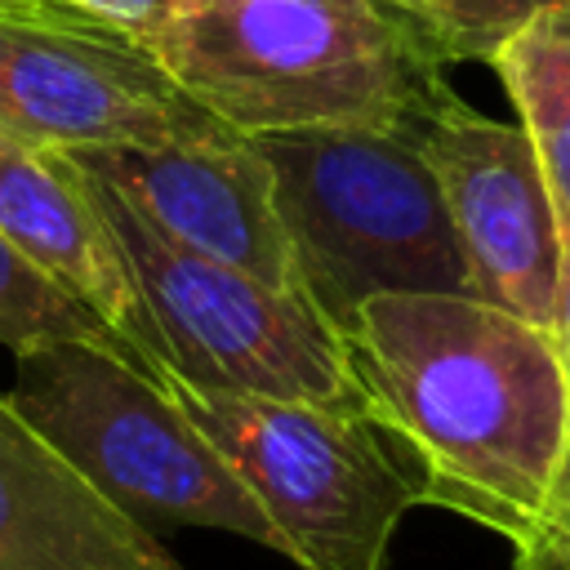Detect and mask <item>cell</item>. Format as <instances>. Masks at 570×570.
Masks as SVG:
<instances>
[{
    "instance_id": "1",
    "label": "cell",
    "mask_w": 570,
    "mask_h": 570,
    "mask_svg": "<svg viewBox=\"0 0 570 570\" xmlns=\"http://www.w3.org/2000/svg\"><path fill=\"white\" fill-rule=\"evenodd\" d=\"M338 338L352 396L405 454L419 503L517 543L570 445L552 334L468 294H379Z\"/></svg>"
},
{
    "instance_id": "2",
    "label": "cell",
    "mask_w": 570,
    "mask_h": 570,
    "mask_svg": "<svg viewBox=\"0 0 570 570\" xmlns=\"http://www.w3.org/2000/svg\"><path fill=\"white\" fill-rule=\"evenodd\" d=\"M151 53L227 129H410L454 94L405 0H165Z\"/></svg>"
},
{
    "instance_id": "3",
    "label": "cell",
    "mask_w": 570,
    "mask_h": 570,
    "mask_svg": "<svg viewBox=\"0 0 570 570\" xmlns=\"http://www.w3.org/2000/svg\"><path fill=\"white\" fill-rule=\"evenodd\" d=\"M303 294L338 325L379 294H468L436 174L410 129L254 134Z\"/></svg>"
},
{
    "instance_id": "4",
    "label": "cell",
    "mask_w": 570,
    "mask_h": 570,
    "mask_svg": "<svg viewBox=\"0 0 570 570\" xmlns=\"http://www.w3.org/2000/svg\"><path fill=\"white\" fill-rule=\"evenodd\" d=\"M165 392L232 463L263 508L276 552L303 570H383L419 481L392 436L343 401H289L200 387L178 374Z\"/></svg>"
},
{
    "instance_id": "5",
    "label": "cell",
    "mask_w": 570,
    "mask_h": 570,
    "mask_svg": "<svg viewBox=\"0 0 570 570\" xmlns=\"http://www.w3.org/2000/svg\"><path fill=\"white\" fill-rule=\"evenodd\" d=\"M13 361L9 405L129 517L142 525L227 530L276 552V534L232 463L120 352L67 338Z\"/></svg>"
},
{
    "instance_id": "6",
    "label": "cell",
    "mask_w": 570,
    "mask_h": 570,
    "mask_svg": "<svg viewBox=\"0 0 570 570\" xmlns=\"http://www.w3.org/2000/svg\"><path fill=\"white\" fill-rule=\"evenodd\" d=\"M76 169L125 258L169 374L223 392L356 405L338 325L307 294L267 289L249 272L169 240L116 183Z\"/></svg>"
},
{
    "instance_id": "7",
    "label": "cell",
    "mask_w": 570,
    "mask_h": 570,
    "mask_svg": "<svg viewBox=\"0 0 570 570\" xmlns=\"http://www.w3.org/2000/svg\"><path fill=\"white\" fill-rule=\"evenodd\" d=\"M0 129L62 151L236 134L169 80L147 40L40 0H0Z\"/></svg>"
},
{
    "instance_id": "8",
    "label": "cell",
    "mask_w": 570,
    "mask_h": 570,
    "mask_svg": "<svg viewBox=\"0 0 570 570\" xmlns=\"http://www.w3.org/2000/svg\"><path fill=\"white\" fill-rule=\"evenodd\" d=\"M419 147L445 196L476 298L552 330L566 245L525 129L450 94L419 129Z\"/></svg>"
},
{
    "instance_id": "9",
    "label": "cell",
    "mask_w": 570,
    "mask_h": 570,
    "mask_svg": "<svg viewBox=\"0 0 570 570\" xmlns=\"http://www.w3.org/2000/svg\"><path fill=\"white\" fill-rule=\"evenodd\" d=\"M76 165L116 183L169 240L232 263L281 294H303L285 223L276 214L272 165L245 134L205 142H116L76 147Z\"/></svg>"
},
{
    "instance_id": "10",
    "label": "cell",
    "mask_w": 570,
    "mask_h": 570,
    "mask_svg": "<svg viewBox=\"0 0 570 570\" xmlns=\"http://www.w3.org/2000/svg\"><path fill=\"white\" fill-rule=\"evenodd\" d=\"M0 232L62 289L94 307L125 343L129 361L165 387V356L125 258L94 209L85 174L62 147L27 142L0 129Z\"/></svg>"
},
{
    "instance_id": "11",
    "label": "cell",
    "mask_w": 570,
    "mask_h": 570,
    "mask_svg": "<svg viewBox=\"0 0 570 570\" xmlns=\"http://www.w3.org/2000/svg\"><path fill=\"white\" fill-rule=\"evenodd\" d=\"M0 570H187L0 392Z\"/></svg>"
},
{
    "instance_id": "12",
    "label": "cell",
    "mask_w": 570,
    "mask_h": 570,
    "mask_svg": "<svg viewBox=\"0 0 570 570\" xmlns=\"http://www.w3.org/2000/svg\"><path fill=\"white\" fill-rule=\"evenodd\" d=\"M517 125L525 129L552 209L561 227V245H570V0L530 13L494 53Z\"/></svg>"
},
{
    "instance_id": "13",
    "label": "cell",
    "mask_w": 570,
    "mask_h": 570,
    "mask_svg": "<svg viewBox=\"0 0 570 570\" xmlns=\"http://www.w3.org/2000/svg\"><path fill=\"white\" fill-rule=\"evenodd\" d=\"M102 343L111 352H125V343L111 334V325L85 307L71 289H62L49 272H40L4 232H0V347L13 356L45 347V343ZM134 365V361H129Z\"/></svg>"
},
{
    "instance_id": "14",
    "label": "cell",
    "mask_w": 570,
    "mask_h": 570,
    "mask_svg": "<svg viewBox=\"0 0 570 570\" xmlns=\"http://www.w3.org/2000/svg\"><path fill=\"white\" fill-rule=\"evenodd\" d=\"M561 0H419L450 62H490V53L539 9Z\"/></svg>"
},
{
    "instance_id": "15",
    "label": "cell",
    "mask_w": 570,
    "mask_h": 570,
    "mask_svg": "<svg viewBox=\"0 0 570 570\" xmlns=\"http://www.w3.org/2000/svg\"><path fill=\"white\" fill-rule=\"evenodd\" d=\"M512 570H570V445L548 481L534 525L512 543Z\"/></svg>"
},
{
    "instance_id": "16",
    "label": "cell",
    "mask_w": 570,
    "mask_h": 570,
    "mask_svg": "<svg viewBox=\"0 0 570 570\" xmlns=\"http://www.w3.org/2000/svg\"><path fill=\"white\" fill-rule=\"evenodd\" d=\"M40 4L98 18L107 27H120V31L138 36V40H147V45H151V31H156V22L165 13V0H40Z\"/></svg>"
},
{
    "instance_id": "17",
    "label": "cell",
    "mask_w": 570,
    "mask_h": 570,
    "mask_svg": "<svg viewBox=\"0 0 570 570\" xmlns=\"http://www.w3.org/2000/svg\"><path fill=\"white\" fill-rule=\"evenodd\" d=\"M552 347L561 356L566 370V387H570V245L561 249V276H557V303H552Z\"/></svg>"
},
{
    "instance_id": "18",
    "label": "cell",
    "mask_w": 570,
    "mask_h": 570,
    "mask_svg": "<svg viewBox=\"0 0 570 570\" xmlns=\"http://www.w3.org/2000/svg\"><path fill=\"white\" fill-rule=\"evenodd\" d=\"M405 4H419V0H405Z\"/></svg>"
}]
</instances>
